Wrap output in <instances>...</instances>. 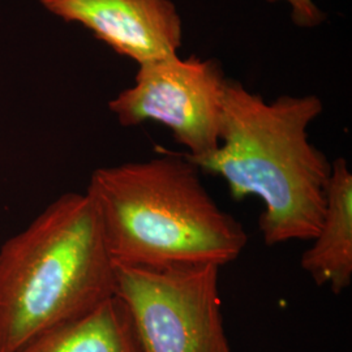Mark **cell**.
Wrapping results in <instances>:
<instances>
[{
	"mask_svg": "<svg viewBox=\"0 0 352 352\" xmlns=\"http://www.w3.org/2000/svg\"><path fill=\"white\" fill-rule=\"evenodd\" d=\"M183 154L101 167L87 193L115 266L164 270L234 263L248 236Z\"/></svg>",
	"mask_w": 352,
	"mask_h": 352,
	"instance_id": "obj_2",
	"label": "cell"
},
{
	"mask_svg": "<svg viewBox=\"0 0 352 352\" xmlns=\"http://www.w3.org/2000/svg\"><path fill=\"white\" fill-rule=\"evenodd\" d=\"M16 352H142L126 304L116 295L74 321L50 329Z\"/></svg>",
	"mask_w": 352,
	"mask_h": 352,
	"instance_id": "obj_8",
	"label": "cell"
},
{
	"mask_svg": "<svg viewBox=\"0 0 352 352\" xmlns=\"http://www.w3.org/2000/svg\"><path fill=\"white\" fill-rule=\"evenodd\" d=\"M116 295V272L88 193H65L0 247V352Z\"/></svg>",
	"mask_w": 352,
	"mask_h": 352,
	"instance_id": "obj_3",
	"label": "cell"
},
{
	"mask_svg": "<svg viewBox=\"0 0 352 352\" xmlns=\"http://www.w3.org/2000/svg\"><path fill=\"white\" fill-rule=\"evenodd\" d=\"M324 110L317 96L266 102L227 80L218 148L189 161L225 179L235 200L258 197L266 245L312 240L325 212L331 162L309 141L308 126Z\"/></svg>",
	"mask_w": 352,
	"mask_h": 352,
	"instance_id": "obj_1",
	"label": "cell"
},
{
	"mask_svg": "<svg viewBox=\"0 0 352 352\" xmlns=\"http://www.w3.org/2000/svg\"><path fill=\"white\" fill-rule=\"evenodd\" d=\"M65 23H77L116 54L144 64L177 55L182 17L171 0H37Z\"/></svg>",
	"mask_w": 352,
	"mask_h": 352,
	"instance_id": "obj_6",
	"label": "cell"
},
{
	"mask_svg": "<svg viewBox=\"0 0 352 352\" xmlns=\"http://www.w3.org/2000/svg\"><path fill=\"white\" fill-rule=\"evenodd\" d=\"M300 265L317 286L340 295L352 282V174L344 158L331 162L322 223Z\"/></svg>",
	"mask_w": 352,
	"mask_h": 352,
	"instance_id": "obj_7",
	"label": "cell"
},
{
	"mask_svg": "<svg viewBox=\"0 0 352 352\" xmlns=\"http://www.w3.org/2000/svg\"><path fill=\"white\" fill-rule=\"evenodd\" d=\"M115 272L116 296L129 311L142 352H231L219 267L115 266Z\"/></svg>",
	"mask_w": 352,
	"mask_h": 352,
	"instance_id": "obj_4",
	"label": "cell"
},
{
	"mask_svg": "<svg viewBox=\"0 0 352 352\" xmlns=\"http://www.w3.org/2000/svg\"><path fill=\"white\" fill-rule=\"evenodd\" d=\"M267 3L286 1L291 7V19L300 28H315L325 21V14L314 0H265Z\"/></svg>",
	"mask_w": 352,
	"mask_h": 352,
	"instance_id": "obj_9",
	"label": "cell"
},
{
	"mask_svg": "<svg viewBox=\"0 0 352 352\" xmlns=\"http://www.w3.org/2000/svg\"><path fill=\"white\" fill-rule=\"evenodd\" d=\"M227 80L221 64L177 55L140 64L135 85L109 102L123 126L148 120L167 126L190 160L213 153L219 145V124Z\"/></svg>",
	"mask_w": 352,
	"mask_h": 352,
	"instance_id": "obj_5",
	"label": "cell"
}]
</instances>
